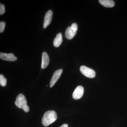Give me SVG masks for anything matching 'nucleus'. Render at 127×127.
Masks as SVG:
<instances>
[{
	"label": "nucleus",
	"mask_w": 127,
	"mask_h": 127,
	"mask_svg": "<svg viewBox=\"0 0 127 127\" xmlns=\"http://www.w3.org/2000/svg\"><path fill=\"white\" fill-rule=\"evenodd\" d=\"M57 118V114L55 111H47L43 115L42 119V123L43 126L47 127L54 122Z\"/></svg>",
	"instance_id": "obj_1"
},
{
	"label": "nucleus",
	"mask_w": 127,
	"mask_h": 127,
	"mask_svg": "<svg viewBox=\"0 0 127 127\" xmlns=\"http://www.w3.org/2000/svg\"><path fill=\"white\" fill-rule=\"evenodd\" d=\"M15 104L19 108L23 109L26 112H28L30 111L26 97L22 94H20L17 96Z\"/></svg>",
	"instance_id": "obj_2"
},
{
	"label": "nucleus",
	"mask_w": 127,
	"mask_h": 127,
	"mask_svg": "<svg viewBox=\"0 0 127 127\" xmlns=\"http://www.w3.org/2000/svg\"><path fill=\"white\" fill-rule=\"evenodd\" d=\"M80 71L84 76L89 78H93L95 76V71L85 66H81Z\"/></svg>",
	"instance_id": "obj_3"
},
{
	"label": "nucleus",
	"mask_w": 127,
	"mask_h": 127,
	"mask_svg": "<svg viewBox=\"0 0 127 127\" xmlns=\"http://www.w3.org/2000/svg\"><path fill=\"white\" fill-rule=\"evenodd\" d=\"M53 12L51 10H49L47 12L44 17L43 27L45 29L49 26L52 20Z\"/></svg>",
	"instance_id": "obj_4"
},
{
	"label": "nucleus",
	"mask_w": 127,
	"mask_h": 127,
	"mask_svg": "<svg viewBox=\"0 0 127 127\" xmlns=\"http://www.w3.org/2000/svg\"><path fill=\"white\" fill-rule=\"evenodd\" d=\"M84 91L83 87L81 86H78L75 89L73 93V97L76 100L80 99L83 95Z\"/></svg>",
	"instance_id": "obj_5"
},
{
	"label": "nucleus",
	"mask_w": 127,
	"mask_h": 127,
	"mask_svg": "<svg viewBox=\"0 0 127 127\" xmlns=\"http://www.w3.org/2000/svg\"><path fill=\"white\" fill-rule=\"evenodd\" d=\"M63 70L62 69H59L57 70L53 73L52 79H51L50 82V87H52L55 85V83L61 77L62 73Z\"/></svg>",
	"instance_id": "obj_6"
},
{
	"label": "nucleus",
	"mask_w": 127,
	"mask_h": 127,
	"mask_svg": "<svg viewBox=\"0 0 127 127\" xmlns=\"http://www.w3.org/2000/svg\"><path fill=\"white\" fill-rule=\"evenodd\" d=\"M0 58L3 60L7 61L14 62L17 60V58L14 56L12 53H0Z\"/></svg>",
	"instance_id": "obj_7"
},
{
	"label": "nucleus",
	"mask_w": 127,
	"mask_h": 127,
	"mask_svg": "<svg viewBox=\"0 0 127 127\" xmlns=\"http://www.w3.org/2000/svg\"><path fill=\"white\" fill-rule=\"evenodd\" d=\"M50 62L49 56L46 52L42 53V63L41 67L42 69L46 68Z\"/></svg>",
	"instance_id": "obj_8"
},
{
	"label": "nucleus",
	"mask_w": 127,
	"mask_h": 127,
	"mask_svg": "<svg viewBox=\"0 0 127 127\" xmlns=\"http://www.w3.org/2000/svg\"><path fill=\"white\" fill-rule=\"evenodd\" d=\"M76 31L73 30L71 27H68L66 30L65 35L68 40L72 39L76 33Z\"/></svg>",
	"instance_id": "obj_9"
},
{
	"label": "nucleus",
	"mask_w": 127,
	"mask_h": 127,
	"mask_svg": "<svg viewBox=\"0 0 127 127\" xmlns=\"http://www.w3.org/2000/svg\"><path fill=\"white\" fill-rule=\"evenodd\" d=\"M62 40V33L60 32L57 34L53 41V45L54 46L56 47H59L61 44Z\"/></svg>",
	"instance_id": "obj_10"
},
{
	"label": "nucleus",
	"mask_w": 127,
	"mask_h": 127,
	"mask_svg": "<svg viewBox=\"0 0 127 127\" xmlns=\"http://www.w3.org/2000/svg\"><path fill=\"white\" fill-rule=\"evenodd\" d=\"M99 2L104 7H112L114 5V1L112 0H100Z\"/></svg>",
	"instance_id": "obj_11"
},
{
	"label": "nucleus",
	"mask_w": 127,
	"mask_h": 127,
	"mask_svg": "<svg viewBox=\"0 0 127 127\" xmlns=\"http://www.w3.org/2000/svg\"><path fill=\"white\" fill-rule=\"evenodd\" d=\"M7 81L3 75H0V84L2 87H5L6 85Z\"/></svg>",
	"instance_id": "obj_12"
},
{
	"label": "nucleus",
	"mask_w": 127,
	"mask_h": 127,
	"mask_svg": "<svg viewBox=\"0 0 127 127\" xmlns=\"http://www.w3.org/2000/svg\"><path fill=\"white\" fill-rule=\"evenodd\" d=\"M5 23L4 22L1 21L0 22V32L2 33L4 30Z\"/></svg>",
	"instance_id": "obj_13"
},
{
	"label": "nucleus",
	"mask_w": 127,
	"mask_h": 127,
	"mask_svg": "<svg viewBox=\"0 0 127 127\" xmlns=\"http://www.w3.org/2000/svg\"><path fill=\"white\" fill-rule=\"evenodd\" d=\"M5 12V6L2 4L0 5V15H2L4 14Z\"/></svg>",
	"instance_id": "obj_14"
},
{
	"label": "nucleus",
	"mask_w": 127,
	"mask_h": 127,
	"mask_svg": "<svg viewBox=\"0 0 127 127\" xmlns=\"http://www.w3.org/2000/svg\"><path fill=\"white\" fill-rule=\"evenodd\" d=\"M71 27H72V28L73 29V30H75V31L77 32V31L78 27H77V24L76 23H73L72 24L71 26Z\"/></svg>",
	"instance_id": "obj_15"
},
{
	"label": "nucleus",
	"mask_w": 127,
	"mask_h": 127,
	"mask_svg": "<svg viewBox=\"0 0 127 127\" xmlns=\"http://www.w3.org/2000/svg\"><path fill=\"white\" fill-rule=\"evenodd\" d=\"M68 125L66 124H64L63 125H62L61 127H68Z\"/></svg>",
	"instance_id": "obj_16"
}]
</instances>
